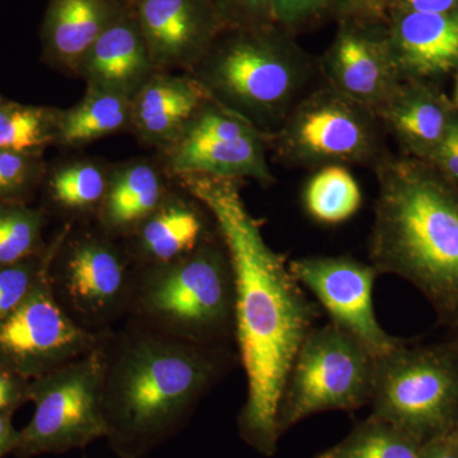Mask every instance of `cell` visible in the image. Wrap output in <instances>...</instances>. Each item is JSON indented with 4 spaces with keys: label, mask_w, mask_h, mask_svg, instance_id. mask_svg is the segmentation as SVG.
<instances>
[{
    "label": "cell",
    "mask_w": 458,
    "mask_h": 458,
    "mask_svg": "<svg viewBox=\"0 0 458 458\" xmlns=\"http://www.w3.org/2000/svg\"><path fill=\"white\" fill-rule=\"evenodd\" d=\"M180 188L203 205L227 249L234 288V340L247 393L238 429L265 456L276 450L280 400L292 364L321 316L284 256L262 236L260 222L241 194L242 181L182 174Z\"/></svg>",
    "instance_id": "cell-1"
},
{
    "label": "cell",
    "mask_w": 458,
    "mask_h": 458,
    "mask_svg": "<svg viewBox=\"0 0 458 458\" xmlns=\"http://www.w3.org/2000/svg\"><path fill=\"white\" fill-rule=\"evenodd\" d=\"M101 351L106 439L117 458H147L174 438L238 360L233 346L190 342L129 318L104 334Z\"/></svg>",
    "instance_id": "cell-2"
},
{
    "label": "cell",
    "mask_w": 458,
    "mask_h": 458,
    "mask_svg": "<svg viewBox=\"0 0 458 458\" xmlns=\"http://www.w3.org/2000/svg\"><path fill=\"white\" fill-rule=\"evenodd\" d=\"M378 194L369 240L379 276L405 279L458 327V198L420 168L386 155L375 165Z\"/></svg>",
    "instance_id": "cell-3"
},
{
    "label": "cell",
    "mask_w": 458,
    "mask_h": 458,
    "mask_svg": "<svg viewBox=\"0 0 458 458\" xmlns=\"http://www.w3.org/2000/svg\"><path fill=\"white\" fill-rule=\"evenodd\" d=\"M188 74L212 101L273 135L321 72L291 33L271 25L225 30Z\"/></svg>",
    "instance_id": "cell-4"
},
{
    "label": "cell",
    "mask_w": 458,
    "mask_h": 458,
    "mask_svg": "<svg viewBox=\"0 0 458 458\" xmlns=\"http://www.w3.org/2000/svg\"><path fill=\"white\" fill-rule=\"evenodd\" d=\"M236 288L218 229L194 252L164 267L134 269L128 318L171 335L236 346Z\"/></svg>",
    "instance_id": "cell-5"
},
{
    "label": "cell",
    "mask_w": 458,
    "mask_h": 458,
    "mask_svg": "<svg viewBox=\"0 0 458 458\" xmlns=\"http://www.w3.org/2000/svg\"><path fill=\"white\" fill-rule=\"evenodd\" d=\"M373 417L426 445L458 428V345L403 340L376 360Z\"/></svg>",
    "instance_id": "cell-6"
},
{
    "label": "cell",
    "mask_w": 458,
    "mask_h": 458,
    "mask_svg": "<svg viewBox=\"0 0 458 458\" xmlns=\"http://www.w3.org/2000/svg\"><path fill=\"white\" fill-rule=\"evenodd\" d=\"M134 267L122 241L92 223L64 225L54 237L47 282L78 327L106 334L128 318Z\"/></svg>",
    "instance_id": "cell-7"
},
{
    "label": "cell",
    "mask_w": 458,
    "mask_h": 458,
    "mask_svg": "<svg viewBox=\"0 0 458 458\" xmlns=\"http://www.w3.org/2000/svg\"><path fill=\"white\" fill-rule=\"evenodd\" d=\"M376 114L322 82L310 90L270 138L286 165H375L386 155Z\"/></svg>",
    "instance_id": "cell-8"
},
{
    "label": "cell",
    "mask_w": 458,
    "mask_h": 458,
    "mask_svg": "<svg viewBox=\"0 0 458 458\" xmlns=\"http://www.w3.org/2000/svg\"><path fill=\"white\" fill-rule=\"evenodd\" d=\"M32 419L20 430L14 456L83 450L106 438L104 412V355L95 351L30 381Z\"/></svg>",
    "instance_id": "cell-9"
},
{
    "label": "cell",
    "mask_w": 458,
    "mask_h": 458,
    "mask_svg": "<svg viewBox=\"0 0 458 458\" xmlns=\"http://www.w3.org/2000/svg\"><path fill=\"white\" fill-rule=\"evenodd\" d=\"M376 360L333 322L316 327L289 370L282 400L280 436L304 419L331 410L352 411L370 403Z\"/></svg>",
    "instance_id": "cell-10"
},
{
    "label": "cell",
    "mask_w": 458,
    "mask_h": 458,
    "mask_svg": "<svg viewBox=\"0 0 458 458\" xmlns=\"http://www.w3.org/2000/svg\"><path fill=\"white\" fill-rule=\"evenodd\" d=\"M271 135L208 98L164 152L172 177L205 174L231 180L276 182L267 164Z\"/></svg>",
    "instance_id": "cell-11"
},
{
    "label": "cell",
    "mask_w": 458,
    "mask_h": 458,
    "mask_svg": "<svg viewBox=\"0 0 458 458\" xmlns=\"http://www.w3.org/2000/svg\"><path fill=\"white\" fill-rule=\"evenodd\" d=\"M89 333L66 315L47 278L0 321V364L31 381L98 349Z\"/></svg>",
    "instance_id": "cell-12"
},
{
    "label": "cell",
    "mask_w": 458,
    "mask_h": 458,
    "mask_svg": "<svg viewBox=\"0 0 458 458\" xmlns=\"http://www.w3.org/2000/svg\"><path fill=\"white\" fill-rule=\"evenodd\" d=\"M289 269L313 294L330 322L354 337L375 360L403 343L391 336L377 319L373 288L379 274L352 256H306L289 262Z\"/></svg>",
    "instance_id": "cell-13"
},
{
    "label": "cell",
    "mask_w": 458,
    "mask_h": 458,
    "mask_svg": "<svg viewBox=\"0 0 458 458\" xmlns=\"http://www.w3.org/2000/svg\"><path fill=\"white\" fill-rule=\"evenodd\" d=\"M319 63L324 82L378 113L401 82L386 20L369 14L340 20L339 30Z\"/></svg>",
    "instance_id": "cell-14"
},
{
    "label": "cell",
    "mask_w": 458,
    "mask_h": 458,
    "mask_svg": "<svg viewBox=\"0 0 458 458\" xmlns=\"http://www.w3.org/2000/svg\"><path fill=\"white\" fill-rule=\"evenodd\" d=\"M157 72L189 73L225 26L208 0H129Z\"/></svg>",
    "instance_id": "cell-15"
},
{
    "label": "cell",
    "mask_w": 458,
    "mask_h": 458,
    "mask_svg": "<svg viewBox=\"0 0 458 458\" xmlns=\"http://www.w3.org/2000/svg\"><path fill=\"white\" fill-rule=\"evenodd\" d=\"M212 216L185 190L172 189L161 207L122 241L134 269L164 267L194 252L216 233Z\"/></svg>",
    "instance_id": "cell-16"
},
{
    "label": "cell",
    "mask_w": 458,
    "mask_h": 458,
    "mask_svg": "<svg viewBox=\"0 0 458 458\" xmlns=\"http://www.w3.org/2000/svg\"><path fill=\"white\" fill-rule=\"evenodd\" d=\"M156 72L131 2L122 0L84 56L78 75L87 87L114 90L132 98Z\"/></svg>",
    "instance_id": "cell-17"
},
{
    "label": "cell",
    "mask_w": 458,
    "mask_h": 458,
    "mask_svg": "<svg viewBox=\"0 0 458 458\" xmlns=\"http://www.w3.org/2000/svg\"><path fill=\"white\" fill-rule=\"evenodd\" d=\"M386 26L401 80L447 73L458 65V12H387Z\"/></svg>",
    "instance_id": "cell-18"
},
{
    "label": "cell",
    "mask_w": 458,
    "mask_h": 458,
    "mask_svg": "<svg viewBox=\"0 0 458 458\" xmlns=\"http://www.w3.org/2000/svg\"><path fill=\"white\" fill-rule=\"evenodd\" d=\"M208 98L191 75L156 72L132 96L131 129L144 143L164 150Z\"/></svg>",
    "instance_id": "cell-19"
},
{
    "label": "cell",
    "mask_w": 458,
    "mask_h": 458,
    "mask_svg": "<svg viewBox=\"0 0 458 458\" xmlns=\"http://www.w3.org/2000/svg\"><path fill=\"white\" fill-rule=\"evenodd\" d=\"M122 0H49L41 26L47 62L78 74L84 56L110 22Z\"/></svg>",
    "instance_id": "cell-20"
},
{
    "label": "cell",
    "mask_w": 458,
    "mask_h": 458,
    "mask_svg": "<svg viewBox=\"0 0 458 458\" xmlns=\"http://www.w3.org/2000/svg\"><path fill=\"white\" fill-rule=\"evenodd\" d=\"M172 191L165 174L147 159L114 168L96 225L108 236L123 240L152 216Z\"/></svg>",
    "instance_id": "cell-21"
},
{
    "label": "cell",
    "mask_w": 458,
    "mask_h": 458,
    "mask_svg": "<svg viewBox=\"0 0 458 458\" xmlns=\"http://www.w3.org/2000/svg\"><path fill=\"white\" fill-rule=\"evenodd\" d=\"M382 128L410 148H433L442 143L452 120L432 96L401 81L377 113Z\"/></svg>",
    "instance_id": "cell-22"
},
{
    "label": "cell",
    "mask_w": 458,
    "mask_h": 458,
    "mask_svg": "<svg viewBox=\"0 0 458 458\" xmlns=\"http://www.w3.org/2000/svg\"><path fill=\"white\" fill-rule=\"evenodd\" d=\"M131 126V98L114 90L87 87L78 104L60 110L56 143L68 148L83 147Z\"/></svg>",
    "instance_id": "cell-23"
},
{
    "label": "cell",
    "mask_w": 458,
    "mask_h": 458,
    "mask_svg": "<svg viewBox=\"0 0 458 458\" xmlns=\"http://www.w3.org/2000/svg\"><path fill=\"white\" fill-rule=\"evenodd\" d=\"M113 170L99 162L78 159L59 165L47 181L50 204L65 225L96 221L104 203Z\"/></svg>",
    "instance_id": "cell-24"
},
{
    "label": "cell",
    "mask_w": 458,
    "mask_h": 458,
    "mask_svg": "<svg viewBox=\"0 0 458 458\" xmlns=\"http://www.w3.org/2000/svg\"><path fill=\"white\" fill-rule=\"evenodd\" d=\"M304 212L313 222L339 225L360 212L363 197L360 183L343 165L318 168L304 186Z\"/></svg>",
    "instance_id": "cell-25"
},
{
    "label": "cell",
    "mask_w": 458,
    "mask_h": 458,
    "mask_svg": "<svg viewBox=\"0 0 458 458\" xmlns=\"http://www.w3.org/2000/svg\"><path fill=\"white\" fill-rule=\"evenodd\" d=\"M60 110L0 102V150L38 156L56 143Z\"/></svg>",
    "instance_id": "cell-26"
},
{
    "label": "cell",
    "mask_w": 458,
    "mask_h": 458,
    "mask_svg": "<svg viewBox=\"0 0 458 458\" xmlns=\"http://www.w3.org/2000/svg\"><path fill=\"white\" fill-rule=\"evenodd\" d=\"M423 443L381 419L370 417L348 438L318 458H420Z\"/></svg>",
    "instance_id": "cell-27"
},
{
    "label": "cell",
    "mask_w": 458,
    "mask_h": 458,
    "mask_svg": "<svg viewBox=\"0 0 458 458\" xmlns=\"http://www.w3.org/2000/svg\"><path fill=\"white\" fill-rule=\"evenodd\" d=\"M47 213L26 203H0V267L17 264L47 250L42 238Z\"/></svg>",
    "instance_id": "cell-28"
},
{
    "label": "cell",
    "mask_w": 458,
    "mask_h": 458,
    "mask_svg": "<svg viewBox=\"0 0 458 458\" xmlns=\"http://www.w3.org/2000/svg\"><path fill=\"white\" fill-rule=\"evenodd\" d=\"M270 4L274 25L289 33L330 18L369 14L367 0H270Z\"/></svg>",
    "instance_id": "cell-29"
},
{
    "label": "cell",
    "mask_w": 458,
    "mask_h": 458,
    "mask_svg": "<svg viewBox=\"0 0 458 458\" xmlns=\"http://www.w3.org/2000/svg\"><path fill=\"white\" fill-rule=\"evenodd\" d=\"M54 240L40 255L17 264L0 267V321L11 315L47 278Z\"/></svg>",
    "instance_id": "cell-30"
},
{
    "label": "cell",
    "mask_w": 458,
    "mask_h": 458,
    "mask_svg": "<svg viewBox=\"0 0 458 458\" xmlns=\"http://www.w3.org/2000/svg\"><path fill=\"white\" fill-rule=\"evenodd\" d=\"M38 172V156L0 150V203H25Z\"/></svg>",
    "instance_id": "cell-31"
},
{
    "label": "cell",
    "mask_w": 458,
    "mask_h": 458,
    "mask_svg": "<svg viewBox=\"0 0 458 458\" xmlns=\"http://www.w3.org/2000/svg\"><path fill=\"white\" fill-rule=\"evenodd\" d=\"M225 30L274 25L270 0H208Z\"/></svg>",
    "instance_id": "cell-32"
},
{
    "label": "cell",
    "mask_w": 458,
    "mask_h": 458,
    "mask_svg": "<svg viewBox=\"0 0 458 458\" xmlns=\"http://www.w3.org/2000/svg\"><path fill=\"white\" fill-rule=\"evenodd\" d=\"M29 379L0 364V412L14 415L29 399Z\"/></svg>",
    "instance_id": "cell-33"
},
{
    "label": "cell",
    "mask_w": 458,
    "mask_h": 458,
    "mask_svg": "<svg viewBox=\"0 0 458 458\" xmlns=\"http://www.w3.org/2000/svg\"><path fill=\"white\" fill-rule=\"evenodd\" d=\"M458 0H386L387 12H419V13H456Z\"/></svg>",
    "instance_id": "cell-34"
},
{
    "label": "cell",
    "mask_w": 458,
    "mask_h": 458,
    "mask_svg": "<svg viewBox=\"0 0 458 458\" xmlns=\"http://www.w3.org/2000/svg\"><path fill=\"white\" fill-rule=\"evenodd\" d=\"M420 458H458V428L427 442Z\"/></svg>",
    "instance_id": "cell-35"
},
{
    "label": "cell",
    "mask_w": 458,
    "mask_h": 458,
    "mask_svg": "<svg viewBox=\"0 0 458 458\" xmlns=\"http://www.w3.org/2000/svg\"><path fill=\"white\" fill-rule=\"evenodd\" d=\"M13 415L0 412V458L14 454L20 443V430L13 426Z\"/></svg>",
    "instance_id": "cell-36"
},
{
    "label": "cell",
    "mask_w": 458,
    "mask_h": 458,
    "mask_svg": "<svg viewBox=\"0 0 458 458\" xmlns=\"http://www.w3.org/2000/svg\"><path fill=\"white\" fill-rule=\"evenodd\" d=\"M367 12L369 16L386 20V0H367Z\"/></svg>",
    "instance_id": "cell-37"
},
{
    "label": "cell",
    "mask_w": 458,
    "mask_h": 458,
    "mask_svg": "<svg viewBox=\"0 0 458 458\" xmlns=\"http://www.w3.org/2000/svg\"><path fill=\"white\" fill-rule=\"evenodd\" d=\"M450 131L452 134L454 135V138H456L457 143H458V120L454 119L452 120L451 125H450Z\"/></svg>",
    "instance_id": "cell-38"
},
{
    "label": "cell",
    "mask_w": 458,
    "mask_h": 458,
    "mask_svg": "<svg viewBox=\"0 0 458 458\" xmlns=\"http://www.w3.org/2000/svg\"><path fill=\"white\" fill-rule=\"evenodd\" d=\"M450 339L454 340V343L458 345V327L454 328V330H450Z\"/></svg>",
    "instance_id": "cell-39"
},
{
    "label": "cell",
    "mask_w": 458,
    "mask_h": 458,
    "mask_svg": "<svg viewBox=\"0 0 458 458\" xmlns=\"http://www.w3.org/2000/svg\"><path fill=\"white\" fill-rule=\"evenodd\" d=\"M454 105L458 108V75H457V82H456V89H454Z\"/></svg>",
    "instance_id": "cell-40"
}]
</instances>
